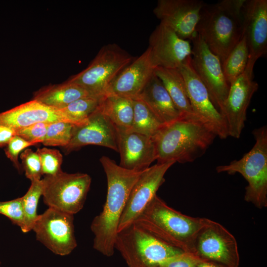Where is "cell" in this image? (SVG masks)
<instances>
[{
	"instance_id": "obj_1",
	"label": "cell",
	"mask_w": 267,
	"mask_h": 267,
	"mask_svg": "<svg viewBox=\"0 0 267 267\" xmlns=\"http://www.w3.org/2000/svg\"><path fill=\"white\" fill-rule=\"evenodd\" d=\"M100 162L106 176L107 193L103 210L93 219L90 228L94 235L93 248L111 257L114 252L119 223L131 190L144 170L125 169L104 156Z\"/></svg>"
},
{
	"instance_id": "obj_2",
	"label": "cell",
	"mask_w": 267,
	"mask_h": 267,
	"mask_svg": "<svg viewBox=\"0 0 267 267\" xmlns=\"http://www.w3.org/2000/svg\"><path fill=\"white\" fill-rule=\"evenodd\" d=\"M217 136L196 119L182 117L164 125L152 138L157 163H185L202 156Z\"/></svg>"
},
{
	"instance_id": "obj_3",
	"label": "cell",
	"mask_w": 267,
	"mask_h": 267,
	"mask_svg": "<svg viewBox=\"0 0 267 267\" xmlns=\"http://www.w3.org/2000/svg\"><path fill=\"white\" fill-rule=\"evenodd\" d=\"M205 219L182 214L156 194L133 222L169 245L194 254V240Z\"/></svg>"
},
{
	"instance_id": "obj_4",
	"label": "cell",
	"mask_w": 267,
	"mask_h": 267,
	"mask_svg": "<svg viewBox=\"0 0 267 267\" xmlns=\"http://www.w3.org/2000/svg\"><path fill=\"white\" fill-rule=\"evenodd\" d=\"M245 0L204 2L196 34L222 63L242 36V7Z\"/></svg>"
},
{
	"instance_id": "obj_5",
	"label": "cell",
	"mask_w": 267,
	"mask_h": 267,
	"mask_svg": "<svg viewBox=\"0 0 267 267\" xmlns=\"http://www.w3.org/2000/svg\"><path fill=\"white\" fill-rule=\"evenodd\" d=\"M255 143L252 149L238 160L216 167L218 173L241 174L246 180L244 200L262 209L267 206V127L254 129Z\"/></svg>"
},
{
	"instance_id": "obj_6",
	"label": "cell",
	"mask_w": 267,
	"mask_h": 267,
	"mask_svg": "<svg viewBox=\"0 0 267 267\" xmlns=\"http://www.w3.org/2000/svg\"><path fill=\"white\" fill-rule=\"evenodd\" d=\"M115 249L129 267H158L166 259L183 252L134 222L118 231Z\"/></svg>"
},
{
	"instance_id": "obj_7",
	"label": "cell",
	"mask_w": 267,
	"mask_h": 267,
	"mask_svg": "<svg viewBox=\"0 0 267 267\" xmlns=\"http://www.w3.org/2000/svg\"><path fill=\"white\" fill-rule=\"evenodd\" d=\"M133 60L118 45H105L86 69L67 81L82 88L90 96L101 97L109 84Z\"/></svg>"
},
{
	"instance_id": "obj_8",
	"label": "cell",
	"mask_w": 267,
	"mask_h": 267,
	"mask_svg": "<svg viewBox=\"0 0 267 267\" xmlns=\"http://www.w3.org/2000/svg\"><path fill=\"white\" fill-rule=\"evenodd\" d=\"M44 202L48 208L74 215L81 211L91 179L85 173L68 174L61 171L42 179Z\"/></svg>"
},
{
	"instance_id": "obj_9",
	"label": "cell",
	"mask_w": 267,
	"mask_h": 267,
	"mask_svg": "<svg viewBox=\"0 0 267 267\" xmlns=\"http://www.w3.org/2000/svg\"><path fill=\"white\" fill-rule=\"evenodd\" d=\"M200 260L224 267H239L240 257L234 236L220 223L205 218L194 243Z\"/></svg>"
},
{
	"instance_id": "obj_10",
	"label": "cell",
	"mask_w": 267,
	"mask_h": 267,
	"mask_svg": "<svg viewBox=\"0 0 267 267\" xmlns=\"http://www.w3.org/2000/svg\"><path fill=\"white\" fill-rule=\"evenodd\" d=\"M178 70L183 78L195 116L217 136L226 138L229 136L226 121L214 106L207 88L196 74L192 66L191 55L186 58Z\"/></svg>"
},
{
	"instance_id": "obj_11",
	"label": "cell",
	"mask_w": 267,
	"mask_h": 267,
	"mask_svg": "<svg viewBox=\"0 0 267 267\" xmlns=\"http://www.w3.org/2000/svg\"><path fill=\"white\" fill-rule=\"evenodd\" d=\"M32 230L37 240L56 255H68L77 246L73 215L48 208L39 215Z\"/></svg>"
},
{
	"instance_id": "obj_12",
	"label": "cell",
	"mask_w": 267,
	"mask_h": 267,
	"mask_svg": "<svg viewBox=\"0 0 267 267\" xmlns=\"http://www.w3.org/2000/svg\"><path fill=\"white\" fill-rule=\"evenodd\" d=\"M191 41L192 66L221 114L230 86L223 74L221 61L197 34Z\"/></svg>"
},
{
	"instance_id": "obj_13",
	"label": "cell",
	"mask_w": 267,
	"mask_h": 267,
	"mask_svg": "<svg viewBox=\"0 0 267 267\" xmlns=\"http://www.w3.org/2000/svg\"><path fill=\"white\" fill-rule=\"evenodd\" d=\"M175 163L156 164L145 170L133 185L121 216L118 231L132 223L156 195L164 176Z\"/></svg>"
},
{
	"instance_id": "obj_14",
	"label": "cell",
	"mask_w": 267,
	"mask_h": 267,
	"mask_svg": "<svg viewBox=\"0 0 267 267\" xmlns=\"http://www.w3.org/2000/svg\"><path fill=\"white\" fill-rule=\"evenodd\" d=\"M258 87V84L253 80V72L246 69L230 84L221 112L227 124L229 136L240 137L245 126L247 108Z\"/></svg>"
},
{
	"instance_id": "obj_15",
	"label": "cell",
	"mask_w": 267,
	"mask_h": 267,
	"mask_svg": "<svg viewBox=\"0 0 267 267\" xmlns=\"http://www.w3.org/2000/svg\"><path fill=\"white\" fill-rule=\"evenodd\" d=\"M204 3L201 0H159L153 12L160 23L172 29L180 38L191 41L197 34Z\"/></svg>"
},
{
	"instance_id": "obj_16",
	"label": "cell",
	"mask_w": 267,
	"mask_h": 267,
	"mask_svg": "<svg viewBox=\"0 0 267 267\" xmlns=\"http://www.w3.org/2000/svg\"><path fill=\"white\" fill-rule=\"evenodd\" d=\"M243 32L249 51L246 70L253 72L257 60L267 51V0H245Z\"/></svg>"
},
{
	"instance_id": "obj_17",
	"label": "cell",
	"mask_w": 267,
	"mask_h": 267,
	"mask_svg": "<svg viewBox=\"0 0 267 267\" xmlns=\"http://www.w3.org/2000/svg\"><path fill=\"white\" fill-rule=\"evenodd\" d=\"M148 47L155 67L178 69L192 54L189 41L180 38L172 29L162 23L151 34Z\"/></svg>"
},
{
	"instance_id": "obj_18",
	"label": "cell",
	"mask_w": 267,
	"mask_h": 267,
	"mask_svg": "<svg viewBox=\"0 0 267 267\" xmlns=\"http://www.w3.org/2000/svg\"><path fill=\"white\" fill-rule=\"evenodd\" d=\"M88 145L104 146L118 152L116 129L98 107L85 123L74 125L70 141L63 148L70 152Z\"/></svg>"
},
{
	"instance_id": "obj_19",
	"label": "cell",
	"mask_w": 267,
	"mask_h": 267,
	"mask_svg": "<svg viewBox=\"0 0 267 267\" xmlns=\"http://www.w3.org/2000/svg\"><path fill=\"white\" fill-rule=\"evenodd\" d=\"M155 68L148 47L117 76L103 96L121 95L133 99L137 97L154 74Z\"/></svg>"
},
{
	"instance_id": "obj_20",
	"label": "cell",
	"mask_w": 267,
	"mask_h": 267,
	"mask_svg": "<svg viewBox=\"0 0 267 267\" xmlns=\"http://www.w3.org/2000/svg\"><path fill=\"white\" fill-rule=\"evenodd\" d=\"M116 129L120 166L125 169L142 171L156 160L152 138L129 130Z\"/></svg>"
},
{
	"instance_id": "obj_21",
	"label": "cell",
	"mask_w": 267,
	"mask_h": 267,
	"mask_svg": "<svg viewBox=\"0 0 267 267\" xmlns=\"http://www.w3.org/2000/svg\"><path fill=\"white\" fill-rule=\"evenodd\" d=\"M57 122L70 123L59 110L34 99L0 113V126L14 131L38 123L51 124Z\"/></svg>"
},
{
	"instance_id": "obj_22",
	"label": "cell",
	"mask_w": 267,
	"mask_h": 267,
	"mask_svg": "<svg viewBox=\"0 0 267 267\" xmlns=\"http://www.w3.org/2000/svg\"><path fill=\"white\" fill-rule=\"evenodd\" d=\"M136 97L140 99L164 125L182 118L163 83L155 73Z\"/></svg>"
},
{
	"instance_id": "obj_23",
	"label": "cell",
	"mask_w": 267,
	"mask_h": 267,
	"mask_svg": "<svg viewBox=\"0 0 267 267\" xmlns=\"http://www.w3.org/2000/svg\"><path fill=\"white\" fill-rule=\"evenodd\" d=\"M90 96L80 86L67 81L44 86L34 93L32 99L48 107L61 109L82 97Z\"/></svg>"
},
{
	"instance_id": "obj_24",
	"label": "cell",
	"mask_w": 267,
	"mask_h": 267,
	"mask_svg": "<svg viewBox=\"0 0 267 267\" xmlns=\"http://www.w3.org/2000/svg\"><path fill=\"white\" fill-rule=\"evenodd\" d=\"M154 73L163 83L182 117L199 120L193 111L183 78L178 69L157 67Z\"/></svg>"
},
{
	"instance_id": "obj_25",
	"label": "cell",
	"mask_w": 267,
	"mask_h": 267,
	"mask_svg": "<svg viewBox=\"0 0 267 267\" xmlns=\"http://www.w3.org/2000/svg\"><path fill=\"white\" fill-rule=\"evenodd\" d=\"M98 108L116 128L130 130L134 117V101L121 95L103 96Z\"/></svg>"
},
{
	"instance_id": "obj_26",
	"label": "cell",
	"mask_w": 267,
	"mask_h": 267,
	"mask_svg": "<svg viewBox=\"0 0 267 267\" xmlns=\"http://www.w3.org/2000/svg\"><path fill=\"white\" fill-rule=\"evenodd\" d=\"M134 117L129 130L152 138L164 125L137 97L133 98Z\"/></svg>"
},
{
	"instance_id": "obj_27",
	"label": "cell",
	"mask_w": 267,
	"mask_h": 267,
	"mask_svg": "<svg viewBox=\"0 0 267 267\" xmlns=\"http://www.w3.org/2000/svg\"><path fill=\"white\" fill-rule=\"evenodd\" d=\"M248 57L246 40L242 36L222 63L223 74L229 85L245 71Z\"/></svg>"
},
{
	"instance_id": "obj_28",
	"label": "cell",
	"mask_w": 267,
	"mask_h": 267,
	"mask_svg": "<svg viewBox=\"0 0 267 267\" xmlns=\"http://www.w3.org/2000/svg\"><path fill=\"white\" fill-rule=\"evenodd\" d=\"M101 97L92 96L82 97L59 110L70 124L79 126L85 123L89 116L97 109Z\"/></svg>"
},
{
	"instance_id": "obj_29",
	"label": "cell",
	"mask_w": 267,
	"mask_h": 267,
	"mask_svg": "<svg viewBox=\"0 0 267 267\" xmlns=\"http://www.w3.org/2000/svg\"><path fill=\"white\" fill-rule=\"evenodd\" d=\"M43 189L42 179L32 181L28 190L21 197L24 213V226L21 230L24 233L32 230L38 217L37 210L39 199L43 194Z\"/></svg>"
},
{
	"instance_id": "obj_30",
	"label": "cell",
	"mask_w": 267,
	"mask_h": 267,
	"mask_svg": "<svg viewBox=\"0 0 267 267\" xmlns=\"http://www.w3.org/2000/svg\"><path fill=\"white\" fill-rule=\"evenodd\" d=\"M74 125L64 122L49 124L42 143L45 146H67L70 141Z\"/></svg>"
},
{
	"instance_id": "obj_31",
	"label": "cell",
	"mask_w": 267,
	"mask_h": 267,
	"mask_svg": "<svg viewBox=\"0 0 267 267\" xmlns=\"http://www.w3.org/2000/svg\"><path fill=\"white\" fill-rule=\"evenodd\" d=\"M36 152L40 157L42 175H54L62 171L63 157L58 150L44 147L38 148Z\"/></svg>"
},
{
	"instance_id": "obj_32",
	"label": "cell",
	"mask_w": 267,
	"mask_h": 267,
	"mask_svg": "<svg viewBox=\"0 0 267 267\" xmlns=\"http://www.w3.org/2000/svg\"><path fill=\"white\" fill-rule=\"evenodd\" d=\"M22 167L26 177L31 181L41 180L42 166L40 157L37 152L31 149H25L20 154Z\"/></svg>"
},
{
	"instance_id": "obj_33",
	"label": "cell",
	"mask_w": 267,
	"mask_h": 267,
	"mask_svg": "<svg viewBox=\"0 0 267 267\" xmlns=\"http://www.w3.org/2000/svg\"><path fill=\"white\" fill-rule=\"evenodd\" d=\"M0 214L9 219L22 229L24 226V213L22 198L0 202Z\"/></svg>"
},
{
	"instance_id": "obj_34",
	"label": "cell",
	"mask_w": 267,
	"mask_h": 267,
	"mask_svg": "<svg viewBox=\"0 0 267 267\" xmlns=\"http://www.w3.org/2000/svg\"><path fill=\"white\" fill-rule=\"evenodd\" d=\"M49 124L46 123H36L15 130V134L28 141L35 142L37 144L42 143L45 136Z\"/></svg>"
},
{
	"instance_id": "obj_35",
	"label": "cell",
	"mask_w": 267,
	"mask_h": 267,
	"mask_svg": "<svg viewBox=\"0 0 267 267\" xmlns=\"http://www.w3.org/2000/svg\"><path fill=\"white\" fill-rule=\"evenodd\" d=\"M35 142L28 141L19 136L15 135L9 141L5 149L7 157L13 163L14 166L20 171L21 165L18 161L19 153L28 147L36 145Z\"/></svg>"
},
{
	"instance_id": "obj_36",
	"label": "cell",
	"mask_w": 267,
	"mask_h": 267,
	"mask_svg": "<svg viewBox=\"0 0 267 267\" xmlns=\"http://www.w3.org/2000/svg\"><path fill=\"white\" fill-rule=\"evenodd\" d=\"M201 261L194 254L183 252L164 261L158 267H197Z\"/></svg>"
},
{
	"instance_id": "obj_37",
	"label": "cell",
	"mask_w": 267,
	"mask_h": 267,
	"mask_svg": "<svg viewBox=\"0 0 267 267\" xmlns=\"http://www.w3.org/2000/svg\"><path fill=\"white\" fill-rule=\"evenodd\" d=\"M16 135L14 130L3 126H0V147L7 145L11 139Z\"/></svg>"
},
{
	"instance_id": "obj_38",
	"label": "cell",
	"mask_w": 267,
	"mask_h": 267,
	"mask_svg": "<svg viewBox=\"0 0 267 267\" xmlns=\"http://www.w3.org/2000/svg\"><path fill=\"white\" fill-rule=\"evenodd\" d=\"M197 267H224L218 264L207 261H201Z\"/></svg>"
},
{
	"instance_id": "obj_39",
	"label": "cell",
	"mask_w": 267,
	"mask_h": 267,
	"mask_svg": "<svg viewBox=\"0 0 267 267\" xmlns=\"http://www.w3.org/2000/svg\"></svg>"
}]
</instances>
